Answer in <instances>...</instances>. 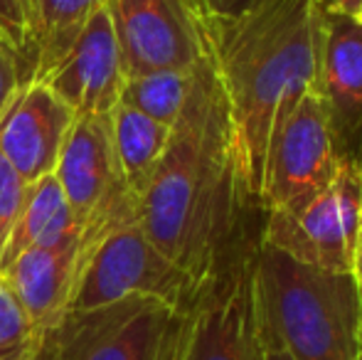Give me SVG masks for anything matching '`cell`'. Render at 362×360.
Returning a JSON list of instances; mask_svg holds the SVG:
<instances>
[{
    "mask_svg": "<svg viewBox=\"0 0 362 360\" xmlns=\"http://www.w3.org/2000/svg\"><path fill=\"white\" fill-rule=\"evenodd\" d=\"M262 215L244 192L229 106L207 45L160 163L139 195L141 227L197 284L219 252Z\"/></svg>",
    "mask_w": 362,
    "mask_h": 360,
    "instance_id": "1",
    "label": "cell"
},
{
    "mask_svg": "<svg viewBox=\"0 0 362 360\" xmlns=\"http://www.w3.org/2000/svg\"><path fill=\"white\" fill-rule=\"evenodd\" d=\"M323 28V0H257L237 20L205 25L242 185L259 210L274 136L293 106L318 89Z\"/></svg>",
    "mask_w": 362,
    "mask_h": 360,
    "instance_id": "2",
    "label": "cell"
},
{
    "mask_svg": "<svg viewBox=\"0 0 362 360\" xmlns=\"http://www.w3.org/2000/svg\"><path fill=\"white\" fill-rule=\"evenodd\" d=\"M257 328L264 348L293 360H355L362 294L353 274L325 272L259 245Z\"/></svg>",
    "mask_w": 362,
    "mask_h": 360,
    "instance_id": "3",
    "label": "cell"
},
{
    "mask_svg": "<svg viewBox=\"0 0 362 360\" xmlns=\"http://www.w3.org/2000/svg\"><path fill=\"white\" fill-rule=\"evenodd\" d=\"M264 215L252 220L197 281L182 306L177 360H262L257 328V255Z\"/></svg>",
    "mask_w": 362,
    "mask_h": 360,
    "instance_id": "4",
    "label": "cell"
},
{
    "mask_svg": "<svg viewBox=\"0 0 362 360\" xmlns=\"http://www.w3.org/2000/svg\"><path fill=\"white\" fill-rule=\"evenodd\" d=\"M182 308L129 296L86 311H64L40 336L35 360H177Z\"/></svg>",
    "mask_w": 362,
    "mask_h": 360,
    "instance_id": "5",
    "label": "cell"
},
{
    "mask_svg": "<svg viewBox=\"0 0 362 360\" xmlns=\"http://www.w3.org/2000/svg\"><path fill=\"white\" fill-rule=\"evenodd\" d=\"M197 284L148 240L139 217H131L81 242L79 274L67 311H86L129 296H148L182 308Z\"/></svg>",
    "mask_w": 362,
    "mask_h": 360,
    "instance_id": "6",
    "label": "cell"
},
{
    "mask_svg": "<svg viewBox=\"0 0 362 360\" xmlns=\"http://www.w3.org/2000/svg\"><path fill=\"white\" fill-rule=\"evenodd\" d=\"M362 237V161H343L335 178L296 212L264 215L262 242L308 267L350 274Z\"/></svg>",
    "mask_w": 362,
    "mask_h": 360,
    "instance_id": "7",
    "label": "cell"
},
{
    "mask_svg": "<svg viewBox=\"0 0 362 360\" xmlns=\"http://www.w3.org/2000/svg\"><path fill=\"white\" fill-rule=\"evenodd\" d=\"M52 175L72 207L81 242L139 217V197L121 173L109 116H76Z\"/></svg>",
    "mask_w": 362,
    "mask_h": 360,
    "instance_id": "8",
    "label": "cell"
},
{
    "mask_svg": "<svg viewBox=\"0 0 362 360\" xmlns=\"http://www.w3.org/2000/svg\"><path fill=\"white\" fill-rule=\"evenodd\" d=\"M340 163L318 89L308 91L286 116L269 149L262 212H296L335 178Z\"/></svg>",
    "mask_w": 362,
    "mask_h": 360,
    "instance_id": "9",
    "label": "cell"
},
{
    "mask_svg": "<svg viewBox=\"0 0 362 360\" xmlns=\"http://www.w3.org/2000/svg\"><path fill=\"white\" fill-rule=\"evenodd\" d=\"M126 77L160 69L192 72L207 30L190 0H106Z\"/></svg>",
    "mask_w": 362,
    "mask_h": 360,
    "instance_id": "10",
    "label": "cell"
},
{
    "mask_svg": "<svg viewBox=\"0 0 362 360\" xmlns=\"http://www.w3.org/2000/svg\"><path fill=\"white\" fill-rule=\"evenodd\" d=\"M124 59L114 33L109 8L91 15L69 52L42 79L74 116H109L124 87Z\"/></svg>",
    "mask_w": 362,
    "mask_h": 360,
    "instance_id": "11",
    "label": "cell"
},
{
    "mask_svg": "<svg viewBox=\"0 0 362 360\" xmlns=\"http://www.w3.org/2000/svg\"><path fill=\"white\" fill-rule=\"evenodd\" d=\"M74 111L45 82H25L0 116V153L28 185L57 168Z\"/></svg>",
    "mask_w": 362,
    "mask_h": 360,
    "instance_id": "12",
    "label": "cell"
},
{
    "mask_svg": "<svg viewBox=\"0 0 362 360\" xmlns=\"http://www.w3.org/2000/svg\"><path fill=\"white\" fill-rule=\"evenodd\" d=\"M318 94L340 161H362V20L325 10Z\"/></svg>",
    "mask_w": 362,
    "mask_h": 360,
    "instance_id": "13",
    "label": "cell"
},
{
    "mask_svg": "<svg viewBox=\"0 0 362 360\" xmlns=\"http://www.w3.org/2000/svg\"><path fill=\"white\" fill-rule=\"evenodd\" d=\"M79 260L81 240L72 237L52 247H33L0 272L28 311L37 336L52 328L67 311Z\"/></svg>",
    "mask_w": 362,
    "mask_h": 360,
    "instance_id": "14",
    "label": "cell"
},
{
    "mask_svg": "<svg viewBox=\"0 0 362 360\" xmlns=\"http://www.w3.org/2000/svg\"><path fill=\"white\" fill-rule=\"evenodd\" d=\"M79 237V227L72 215L67 197L54 175L33 182L25 195L23 210L15 222V230L0 255V272L23 252L33 247H52Z\"/></svg>",
    "mask_w": 362,
    "mask_h": 360,
    "instance_id": "15",
    "label": "cell"
},
{
    "mask_svg": "<svg viewBox=\"0 0 362 360\" xmlns=\"http://www.w3.org/2000/svg\"><path fill=\"white\" fill-rule=\"evenodd\" d=\"M109 124L121 173L139 197L151 180L153 170L160 163V156L170 139V126L141 114L139 109L124 101L111 109Z\"/></svg>",
    "mask_w": 362,
    "mask_h": 360,
    "instance_id": "16",
    "label": "cell"
},
{
    "mask_svg": "<svg viewBox=\"0 0 362 360\" xmlns=\"http://www.w3.org/2000/svg\"><path fill=\"white\" fill-rule=\"evenodd\" d=\"M104 5L106 0H35V69L30 79H42Z\"/></svg>",
    "mask_w": 362,
    "mask_h": 360,
    "instance_id": "17",
    "label": "cell"
},
{
    "mask_svg": "<svg viewBox=\"0 0 362 360\" xmlns=\"http://www.w3.org/2000/svg\"><path fill=\"white\" fill-rule=\"evenodd\" d=\"M190 82L192 72H175V69L136 74L124 79L119 101L134 106L160 124L173 126L187 99Z\"/></svg>",
    "mask_w": 362,
    "mask_h": 360,
    "instance_id": "18",
    "label": "cell"
},
{
    "mask_svg": "<svg viewBox=\"0 0 362 360\" xmlns=\"http://www.w3.org/2000/svg\"><path fill=\"white\" fill-rule=\"evenodd\" d=\"M40 336L28 311L0 274V360H35Z\"/></svg>",
    "mask_w": 362,
    "mask_h": 360,
    "instance_id": "19",
    "label": "cell"
},
{
    "mask_svg": "<svg viewBox=\"0 0 362 360\" xmlns=\"http://www.w3.org/2000/svg\"><path fill=\"white\" fill-rule=\"evenodd\" d=\"M0 45L15 57L23 82L35 69V28L30 0H0Z\"/></svg>",
    "mask_w": 362,
    "mask_h": 360,
    "instance_id": "20",
    "label": "cell"
},
{
    "mask_svg": "<svg viewBox=\"0 0 362 360\" xmlns=\"http://www.w3.org/2000/svg\"><path fill=\"white\" fill-rule=\"evenodd\" d=\"M28 187V182L15 173V168L0 153V255H3L5 245H8L10 235L15 230Z\"/></svg>",
    "mask_w": 362,
    "mask_h": 360,
    "instance_id": "21",
    "label": "cell"
},
{
    "mask_svg": "<svg viewBox=\"0 0 362 360\" xmlns=\"http://www.w3.org/2000/svg\"><path fill=\"white\" fill-rule=\"evenodd\" d=\"M192 8L202 18V23H227V20H237L252 8L257 0H190Z\"/></svg>",
    "mask_w": 362,
    "mask_h": 360,
    "instance_id": "22",
    "label": "cell"
},
{
    "mask_svg": "<svg viewBox=\"0 0 362 360\" xmlns=\"http://www.w3.org/2000/svg\"><path fill=\"white\" fill-rule=\"evenodd\" d=\"M23 74H20V67L15 62V57L8 52V50L0 45V116L5 114L8 104L13 101L15 91L23 87Z\"/></svg>",
    "mask_w": 362,
    "mask_h": 360,
    "instance_id": "23",
    "label": "cell"
},
{
    "mask_svg": "<svg viewBox=\"0 0 362 360\" xmlns=\"http://www.w3.org/2000/svg\"><path fill=\"white\" fill-rule=\"evenodd\" d=\"M325 10H333V13H345V15H355L358 18L362 0H323Z\"/></svg>",
    "mask_w": 362,
    "mask_h": 360,
    "instance_id": "24",
    "label": "cell"
},
{
    "mask_svg": "<svg viewBox=\"0 0 362 360\" xmlns=\"http://www.w3.org/2000/svg\"><path fill=\"white\" fill-rule=\"evenodd\" d=\"M350 274L355 277V281H358V286H360V294H362V237H360V242H358V250H355L353 269H350Z\"/></svg>",
    "mask_w": 362,
    "mask_h": 360,
    "instance_id": "25",
    "label": "cell"
},
{
    "mask_svg": "<svg viewBox=\"0 0 362 360\" xmlns=\"http://www.w3.org/2000/svg\"><path fill=\"white\" fill-rule=\"evenodd\" d=\"M262 360H293V358L284 351H276V348H264Z\"/></svg>",
    "mask_w": 362,
    "mask_h": 360,
    "instance_id": "26",
    "label": "cell"
},
{
    "mask_svg": "<svg viewBox=\"0 0 362 360\" xmlns=\"http://www.w3.org/2000/svg\"><path fill=\"white\" fill-rule=\"evenodd\" d=\"M355 360H362V331H360V346H358V356H355Z\"/></svg>",
    "mask_w": 362,
    "mask_h": 360,
    "instance_id": "27",
    "label": "cell"
},
{
    "mask_svg": "<svg viewBox=\"0 0 362 360\" xmlns=\"http://www.w3.org/2000/svg\"><path fill=\"white\" fill-rule=\"evenodd\" d=\"M33 3V28H35V0H30Z\"/></svg>",
    "mask_w": 362,
    "mask_h": 360,
    "instance_id": "28",
    "label": "cell"
},
{
    "mask_svg": "<svg viewBox=\"0 0 362 360\" xmlns=\"http://www.w3.org/2000/svg\"><path fill=\"white\" fill-rule=\"evenodd\" d=\"M358 20H362V5H360V13H358Z\"/></svg>",
    "mask_w": 362,
    "mask_h": 360,
    "instance_id": "29",
    "label": "cell"
}]
</instances>
